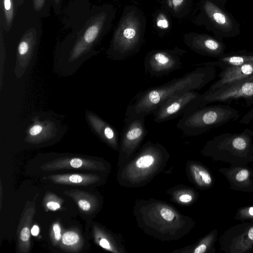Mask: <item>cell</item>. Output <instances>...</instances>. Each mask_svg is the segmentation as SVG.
I'll list each match as a JSON object with an SVG mask.
<instances>
[{
	"label": "cell",
	"mask_w": 253,
	"mask_h": 253,
	"mask_svg": "<svg viewBox=\"0 0 253 253\" xmlns=\"http://www.w3.org/2000/svg\"><path fill=\"white\" fill-rule=\"evenodd\" d=\"M42 127L41 126L35 125L30 128L29 132L32 135H36L42 131Z\"/></svg>",
	"instance_id": "cell-31"
},
{
	"label": "cell",
	"mask_w": 253,
	"mask_h": 253,
	"mask_svg": "<svg viewBox=\"0 0 253 253\" xmlns=\"http://www.w3.org/2000/svg\"><path fill=\"white\" fill-rule=\"evenodd\" d=\"M160 212L162 217L167 221H171L174 216L173 212L167 208L162 209Z\"/></svg>",
	"instance_id": "cell-25"
},
{
	"label": "cell",
	"mask_w": 253,
	"mask_h": 253,
	"mask_svg": "<svg viewBox=\"0 0 253 253\" xmlns=\"http://www.w3.org/2000/svg\"><path fill=\"white\" fill-rule=\"evenodd\" d=\"M99 245L103 248L107 249V250H110V245L109 244V242L108 241V240L105 238H102L99 241Z\"/></svg>",
	"instance_id": "cell-32"
},
{
	"label": "cell",
	"mask_w": 253,
	"mask_h": 253,
	"mask_svg": "<svg viewBox=\"0 0 253 253\" xmlns=\"http://www.w3.org/2000/svg\"><path fill=\"white\" fill-rule=\"evenodd\" d=\"M253 75V63L227 67L220 73L219 79L205 93H210L218 89L243 80Z\"/></svg>",
	"instance_id": "cell-11"
},
{
	"label": "cell",
	"mask_w": 253,
	"mask_h": 253,
	"mask_svg": "<svg viewBox=\"0 0 253 253\" xmlns=\"http://www.w3.org/2000/svg\"><path fill=\"white\" fill-rule=\"evenodd\" d=\"M78 204L80 208L83 211H87L90 210L91 208L90 203L87 200L80 199L78 201Z\"/></svg>",
	"instance_id": "cell-27"
},
{
	"label": "cell",
	"mask_w": 253,
	"mask_h": 253,
	"mask_svg": "<svg viewBox=\"0 0 253 253\" xmlns=\"http://www.w3.org/2000/svg\"><path fill=\"white\" fill-rule=\"evenodd\" d=\"M24 0H16L18 5H21L24 2Z\"/></svg>",
	"instance_id": "cell-36"
},
{
	"label": "cell",
	"mask_w": 253,
	"mask_h": 253,
	"mask_svg": "<svg viewBox=\"0 0 253 253\" xmlns=\"http://www.w3.org/2000/svg\"><path fill=\"white\" fill-rule=\"evenodd\" d=\"M239 99L245 100L248 106L253 103V75L213 92L201 94L199 107L214 102L229 103Z\"/></svg>",
	"instance_id": "cell-6"
},
{
	"label": "cell",
	"mask_w": 253,
	"mask_h": 253,
	"mask_svg": "<svg viewBox=\"0 0 253 253\" xmlns=\"http://www.w3.org/2000/svg\"><path fill=\"white\" fill-rule=\"evenodd\" d=\"M239 112L228 105H204L188 110L176 127L184 134L196 135L239 118Z\"/></svg>",
	"instance_id": "cell-4"
},
{
	"label": "cell",
	"mask_w": 253,
	"mask_h": 253,
	"mask_svg": "<svg viewBox=\"0 0 253 253\" xmlns=\"http://www.w3.org/2000/svg\"><path fill=\"white\" fill-rule=\"evenodd\" d=\"M252 122H253V108L242 117L239 123L242 124L248 125Z\"/></svg>",
	"instance_id": "cell-26"
},
{
	"label": "cell",
	"mask_w": 253,
	"mask_h": 253,
	"mask_svg": "<svg viewBox=\"0 0 253 253\" xmlns=\"http://www.w3.org/2000/svg\"><path fill=\"white\" fill-rule=\"evenodd\" d=\"M253 63V55L233 54L222 56L214 62L200 64L199 65H211L218 67L222 70L232 66H238L247 63Z\"/></svg>",
	"instance_id": "cell-13"
},
{
	"label": "cell",
	"mask_w": 253,
	"mask_h": 253,
	"mask_svg": "<svg viewBox=\"0 0 253 253\" xmlns=\"http://www.w3.org/2000/svg\"><path fill=\"white\" fill-rule=\"evenodd\" d=\"M187 51L175 46L173 49H154L148 52L144 60L146 74L160 77L181 68V59Z\"/></svg>",
	"instance_id": "cell-5"
},
{
	"label": "cell",
	"mask_w": 253,
	"mask_h": 253,
	"mask_svg": "<svg viewBox=\"0 0 253 253\" xmlns=\"http://www.w3.org/2000/svg\"><path fill=\"white\" fill-rule=\"evenodd\" d=\"M31 230L28 227H23L20 233V239L23 243H27L30 240Z\"/></svg>",
	"instance_id": "cell-24"
},
{
	"label": "cell",
	"mask_w": 253,
	"mask_h": 253,
	"mask_svg": "<svg viewBox=\"0 0 253 253\" xmlns=\"http://www.w3.org/2000/svg\"><path fill=\"white\" fill-rule=\"evenodd\" d=\"M40 232V229L38 226L34 225L31 229V233L34 236L38 235Z\"/></svg>",
	"instance_id": "cell-35"
},
{
	"label": "cell",
	"mask_w": 253,
	"mask_h": 253,
	"mask_svg": "<svg viewBox=\"0 0 253 253\" xmlns=\"http://www.w3.org/2000/svg\"><path fill=\"white\" fill-rule=\"evenodd\" d=\"M48 209L51 211H56L60 208V204L54 201H49L46 204Z\"/></svg>",
	"instance_id": "cell-30"
},
{
	"label": "cell",
	"mask_w": 253,
	"mask_h": 253,
	"mask_svg": "<svg viewBox=\"0 0 253 253\" xmlns=\"http://www.w3.org/2000/svg\"><path fill=\"white\" fill-rule=\"evenodd\" d=\"M201 95L196 90H189L170 98L153 112L154 121L161 123L182 116L191 106H195Z\"/></svg>",
	"instance_id": "cell-8"
},
{
	"label": "cell",
	"mask_w": 253,
	"mask_h": 253,
	"mask_svg": "<svg viewBox=\"0 0 253 253\" xmlns=\"http://www.w3.org/2000/svg\"><path fill=\"white\" fill-rule=\"evenodd\" d=\"M48 179L57 183L72 185H86L93 182L94 178L87 174H58L50 175Z\"/></svg>",
	"instance_id": "cell-14"
},
{
	"label": "cell",
	"mask_w": 253,
	"mask_h": 253,
	"mask_svg": "<svg viewBox=\"0 0 253 253\" xmlns=\"http://www.w3.org/2000/svg\"><path fill=\"white\" fill-rule=\"evenodd\" d=\"M201 10L204 15L216 26L224 31L231 29L232 22L230 18L211 0H203Z\"/></svg>",
	"instance_id": "cell-12"
},
{
	"label": "cell",
	"mask_w": 253,
	"mask_h": 253,
	"mask_svg": "<svg viewBox=\"0 0 253 253\" xmlns=\"http://www.w3.org/2000/svg\"><path fill=\"white\" fill-rule=\"evenodd\" d=\"M163 0V1H165V0Z\"/></svg>",
	"instance_id": "cell-37"
},
{
	"label": "cell",
	"mask_w": 253,
	"mask_h": 253,
	"mask_svg": "<svg viewBox=\"0 0 253 253\" xmlns=\"http://www.w3.org/2000/svg\"><path fill=\"white\" fill-rule=\"evenodd\" d=\"M46 0H33V7L35 10L41 11L45 4Z\"/></svg>",
	"instance_id": "cell-29"
},
{
	"label": "cell",
	"mask_w": 253,
	"mask_h": 253,
	"mask_svg": "<svg viewBox=\"0 0 253 253\" xmlns=\"http://www.w3.org/2000/svg\"><path fill=\"white\" fill-rule=\"evenodd\" d=\"M192 0H166V7L174 17L181 18L187 15L190 10Z\"/></svg>",
	"instance_id": "cell-16"
},
{
	"label": "cell",
	"mask_w": 253,
	"mask_h": 253,
	"mask_svg": "<svg viewBox=\"0 0 253 253\" xmlns=\"http://www.w3.org/2000/svg\"><path fill=\"white\" fill-rule=\"evenodd\" d=\"M219 249L225 253H250L253 250V221H242L222 232Z\"/></svg>",
	"instance_id": "cell-7"
},
{
	"label": "cell",
	"mask_w": 253,
	"mask_h": 253,
	"mask_svg": "<svg viewBox=\"0 0 253 253\" xmlns=\"http://www.w3.org/2000/svg\"><path fill=\"white\" fill-rule=\"evenodd\" d=\"M53 232L55 239L59 241L61 239V228L58 223H55L53 225Z\"/></svg>",
	"instance_id": "cell-28"
},
{
	"label": "cell",
	"mask_w": 253,
	"mask_h": 253,
	"mask_svg": "<svg viewBox=\"0 0 253 253\" xmlns=\"http://www.w3.org/2000/svg\"><path fill=\"white\" fill-rule=\"evenodd\" d=\"M253 130L244 129L239 133H224L209 141L207 154L214 160L231 166L249 165L253 163Z\"/></svg>",
	"instance_id": "cell-3"
},
{
	"label": "cell",
	"mask_w": 253,
	"mask_h": 253,
	"mask_svg": "<svg viewBox=\"0 0 253 253\" xmlns=\"http://www.w3.org/2000/svg\"><path fill=\"white\" fill-rule=\"evenodd\" d=\"M155 25L160 31H165L169 27V22L167 16L163 13H159L156 18Z\"/></svg>",
	"instance_id": "cell-23"
},
{
	"label": "cell",
	"mask_w": 253,
	"mask_h": 253,
	"mask_svg": "<svg viewBox=\"0 0 253 253\" xmlns=\"http://www.w3.org/2000/svg\"><path fill=\"white\" fill-rule=\"evenodd\" d=\"M61 1L62 0H53V7L56 14H58L60 11Z\"/></svg>",
	"instance_id": "cell-34"
},
{
	"label": "cell",
	"mask_w": 253,
	"mask_h": 253,
	"mask_svg": "<svg viewBox=\"0 0 253 253\" xmlns=\"http://www.w3.org/2000/svg\"><path fill=\"white\" fill-rule=\"evenodd\" d=\"M80 239L78 233L73 231H69L63 234L61 241L64 245L71 246L78 244L80 241Z\"/></svg>",
	"instance_id": "cell-21"
},
{
	"label": "cell",
	"mask_w": 253,
	"mask_h": 253,
	"mask_svg": "<svg viewBox=\"0 0 253 253\" xmlns=\"http://www.w3.org/2000/svg\"><path fill=\"white\" fill-rule=\"evenodd\" d=\"M183 42L191 50L202 55L220 57L224 53V45L207 34L188 32L184 35Z\"/></svg>",
	"instance_id": "cell-9"
},
{
	"label": "cell",
	"mask_w": 253,
	"mask_h": 253,
	"mask_svg": "<svg viewBox=\"0 0 253 253\" xmlns=\"http://www.w3.org/2000/svg\"><path fill=\"white\" fill-rule=\"evenodd\" d=\"M226 178L230 189L243 192H253V169L249 165L231 166L218 169Z\"/></svg>",
	"instance_id": "cell-10"
},
{
	"label": "cell",
	"mask_w": 253,
	"mask_h": 253,
	"mask_svg": "<svg viewBox=\"0 0 253 253\" xmlns=\"http://www.w3.org/2000/svg\"><path fill=\"white\" fill-rule=\"evenodd\" d=\"M234 219L241 221H253V206H246L238 208Z\"/></svg>",
	"instance_id": "cell-19"
},
{
	"label": "cell",
	"mask_w": 253,
	"mask_h": 253,
	"mask_svg": "<svg viewBox=\"0 0 253 253\" xmlns=\"http://www.w3.org/2000/svg\"><path fill=\"white\" fill-rule=\"evenodd\" d=\"M146 27L144 13L134 5L124 7L109 49L115 60H124L136 54L143 42Z\"/></svg>",
	"instance_id": "cell-2"
},
{
	"label": "cell",
	"mask_w": 253,
	"mask_h": 253,
	"mask_svg": "<svg viewBox=\"0 0 253 253\" xmlns=\"http://www.w3.org/2000/svg\"><path fill=\"white\" fill-rule=\"evenodd\" d=\"M199 66L181 77L139 92L126 112L146 117L170 98L187 91L201 89L215 79L216 70L211 65Z\"/></svg>",
	"instance_id": "cell-1"
},
{
	"label": "cell",
	"mask_w": 253,
	"mask_h": 253,
	"mask_svg": "<svg viewBox=\"0 0 253 253\" xmlns=\"http://www.w3.org/2000/svg\"><path fill=\"white\" fill-rule=\"evenodd\" d=\"M154 161V157L150 154H146L139 158L136 162V167L140 169H145L149 167Z\"/></svg>",
	"instance_id": "cell-22"
},
{
	"label": "cell",
	"mask_w": 253,
	"mask_h": 253,
	"mask_svg": "<svg viewBox=\"0 0 253 253\" xmlns=\"http://www.w3.org/2000/svg\"><path fill=\"white\" fill-rule=\"evenodd\" d=\"M46 167L48 169H58L70 167L74 169L90 168L92 165L91 162L80 158H73L70 160H59L52 162Z\"/></svg>",
	"instance_id": "cell-17"
},
{
	"label": "cell",
	"mask_w": 253,
	"mask_h": 253,
	"mask_svg": "<svg viewBox=\"0 0 253 253\" xmlns=\"http://www.w3.org/2000/svg\"><path fill=\"white\" fill-rule=\"evenodd\" d=\"M0 22L3 29L8 32L12 27L15 15L14 0H0Z\"/></svg>",
	"instance_id": "cell-15"
},
{
	"label": "cell",
	"mask_w": 253,
	"mask_h": 253,
	"mask_svg": "<svg viewBox=\"0 0 253 253\" xmlns=\"http://www.w3.org/2000/svg\"><path fill=\"white\" fill-rule=\"evenodd\" d=\"M192 171L195 180L198 185L203 187H210L214 181L209 171L201 166H194Z\"/></svg>",
	"instance_id": "cell-18"
},
{
	"label": "cell",
	"mask_w": 253,
	"mask_h": 253,
	"mask_svg": "<svg viewBox=\"0 0 253 253\" xmlns=\"http://www.w3.org/2000/svg\"><path fill=\"white\" fill-rule=\"evenodd\" d=\"M217 236V230L216 229L212 231L210 234L207 236L205 243L200 244L194 251V253H204L209 249L210 247L213 246Z\"/></svg>",
	"instance_id": "cell-20"
},
{
	"label": "cell",
	"mask_w": 253,
	"mask_h": 253,
	"mask_svg": "<svg viewBox=\"0 0 253 253\" xmlns=\"http://www.w3.org/2000/svg\"><path fill=\"white\" fill-rule=\"evenodd\" d=\"M179 200L183 203H188L192 200V197L189 194H183L179 197Z\"/></svg>",
	"instance_id": "cell-33"
}]
</instances>
